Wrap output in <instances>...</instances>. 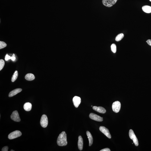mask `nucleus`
<instances>
[{
	"mask_svg": "<svg viewBox=\"0 0 151 151\" xmlns=\"http://www.w3.org/2000/svg\"><path fill=\"white\" fill-rule=\"evenodd\" d=\"M129 136L130 139L133 140V143L136 146H138L139 145L138 140L137 137L135 134L134 132L132 130L130 129L129 132Z\"/></svg>",
	"mask_w": 151,
	"mask_h": 151,
	"instance_id": "obj_2",
	"label": "nucleus"
},
{
	"mask_svg": "<svg viewBox=\"0 0 151 151\" xmlns=\"http://www.w3.org/2000/svg\"><path fill=\"white\" fill-rule=\"evenodd\" d=\"M11 151H14V150H11Z\"/></svg>",
	"mask_w": 151,
	"mask_h": 151,
	"instance_id": "obj_28",
	"label": "nucleus"
},
{
	"mask_svg": "<svg viewBox=\"0 0 151 151\" xmlns=\"http://www.w3.org/2000/svg\"><path fill=\"white\" fill-rule=\"evenodd\" d=\"M8 147L7 146L4 147H3L2 149V151H8Z\"/></svg>",
	"mask_w": 151,
	"mask_h": 151,
	"instance_id": "obj_23",
	"label": "nucleus"
},
{
	"mask_svg": "<svg viewBox=\"0 0 151 151\" xmlns=\"http://www.w3.org/2000/svg\"><path fill=\"white\" fill-rule=\"evenodd\" d=\"M86 134L88 138L89 141V146H91L93 143V138L90 132L87 131L86 132Z\"/></svg>",
	"mask_w": 151,
	"mask_h": 151,
	"instance_id": "obj_16",
	"label": "nucleus"
},
{
	"mask_svg": "<svg viewBox=\"0 0 151 151\" xmlns=\"http://www.w3.org/2000/svg\"><path fill=\"white\" fill-rule=\"evenodd\" d=\"M109 149L108 148H106L104 149L100 150V151H110Z\"/></svg>",
	"mask_w": 151,
	"mask_h": 151,
	"instance_id": "obj_26",
	"label": "nucleus"
},
{
	"mask_svg": "<svg viewBox=\"0 0 151 151\" xmlns=\"http://www.w3.org/2000/svg\"><path fill=\"white\" fill-rule=\"evenodd\" d=\"M118 0H102L103 5L106 7H110L115 5Z\"/></svg>",
	"mask_w": 151,
	"mask_h": 151,
	"instance_id": "obj_5",
	"label": "nucleus"
},
{
	"mask_svg": "<svg viewBox=\"0 0 151 151\" xmlns=\"http://www.w3.org/2000/svg\"><path fill=\"white\" fill-rule=\"evenodd\" d=\"M78 146L79 150L81 151L82 150L83 147V140L81 136H79L78 137Z\"/></svg>",
	"mask_w": 151,
	"mask_h": 151,
	"instance_id": "obj_13",
	"label": "nucleus"
},
{
	"mask_svg": "<svg viewBox=\"0 0 151 151\" xmlns=\"http://www.w3.org/2000/svg\"><path fill=\"white\" fill-rule=\"evenodd\" d=\"M92 106H92V105L91 107H92Z\"/></svg>",
	"mask_w": 151,
	"mask_h": 151,
	"instance_id": "obj_30",
	"label": "nucleus"
},
{
	"mask_svg": "<svg viewBox=\"0 0 151 151\" xmlns=\"http://www.w3.org/2000/svg\"><path fill=\"white\" fill-rule=\"evenodd\" d=\"M99 130L101 132L105 135L108 138L111 139V137L108 129L105 127L101 126L99 128Z\"/></svg>",
	"mask_w": 151,
	"mask_h": 151,
	"instance_id": "obj_8",
	"label": "nucleus"
},
{
	"mask_svg": "<svg viewBox=\"0 0 151 151\" xmlns=\"http://www.w3.org/2000/svg\"><path fill=\"white\" fill-rule=\"evenodd\" d=\"M142 10L144 12L147 13H151V7L149 6L145 5L142 8Z\"/></svg>",
	"mask_w": 151,
	"mask_h": 151,
	"instance_id": "obj_17",
	"label": "nucleus"
},
{
	"mask_svg": "<svg viewBox=\"0 0 151 151\" xmlns=\"http://www.w3.org/2000/svg\"><path fill=\"white\" fill-rule=\"evenodd\" d=\"M32 107V104L30 102H26L24 105V109L26 111H30Z\"/></svg>",
	"mask_w": 151,
	"mask_h": 151,
	"instance_id": "obj_15",
	"label": "nucleus"
},
{
	"mask_svg": "<svg viewBox=\"0 0 151 151\" xmlns=\"http://www.w3.org/2000/svg\"><path fill=\"white\" fill-rule=\"evenodd\" d=\"M7 46V44L5 42L2 41L0 42V49H1L5 48Z\"/></svg>",
	"mask_w": 151,
	"mask_h": 151,
	"instance_id": "obj_22",
	"label": "nucleus"
},
{
	"mask_svg": "<svg viewBox=\"0 0 151 151\" xmlns=\"http://www.w3.org/2000/svg\"><path fill=\"white\" fill-rule=\"evenodd\" d=\"M22 135V133L19 130L12 132L8 135V138L9 139H13L20 137Z\"/></svg>",
	"mask_w": 151,
	"mask_h": 151,
	"instance_id": "obj_3",
	"label": "nucleus"
},
{
	"mask_svg": "<svg viewBox=\"0 0 151 151\" xmlns=\"http://www.w3.org/2000/svg\"><path fill=\"white\" fill-rule=\"evenodd\" d=\"M5 65V62L4 60L1 59L0 60V70H2Z\"/></svg>",
	"mask_w": 151,
	"mask_h": 151,
	"instance_id": "obj_21",
	"label": "nucleus"
},
{
	"mask_svg": "<svg viewBox=\"0 0 151 151\" xmlns=\"http://www.w3.org/2000/svg\"><path fill=\"white\" fill-rule=\"evenodd\" d=\"M121 104L120 102L119 101H116L113 102L112 105L113 111L116 113L119 112L121 109Z\"/></svg>",
	"mask_w": 151,
	"mask_h": 151,
	"instance_id": "obj_4",
	"label": "nucleus"
},
{
	"mask_svg": "<svg viewBox=\"0 0 151 151\" xmlns=\"http://www.w3.org/2000/svg\"><path fill=\"white\" fill-rule=\"evenodd\" d=\"M12 61H14L15 60V57L14 56L12 57H11V59Z\"/></svg>",
	"mask_w": 151,
	"mask_h": 151,
	"instance_id": "obj_27",
	"label": "nucleus"
},
{
	"mask_svg": "<svg viewBox=\"0 0 151 151\" xmlns=\"http://www.w3.org/2000/svg\"><path fill=\"white\" fill-rule=\"evenodd\" d=\"M111 50L114 53H116V46L115 44H112L111 46Z\"/></svg>",
	"mask_w": 151,
	"mask_h": 151,
	"instance_id": "obj_20",
	"label": "nucleus"
},
{
	"mask_svg": "<svg viewBox=\"0 0 151 151\" xmlns=\"http://www.w3.org/2000/svg\"><path fill=\"white\" fill-rule=\"evenodd\" d=\"M89 117L91 119L96 121L101 122L103 121L102 117L94 113H90L89 115Z\"/></svg>",
	"mask_w": 151,
	"mask_h": 151,
	"instance_id": "obj_9",
	"label": "nucleus"
},
{
	"mask_svg": "<svg viewBox=\"0 0 151 151\" xmlns=\"http://www.w3.org/2000/svg\"><path fill=\"white\" fill-rule=\"evenodd\" d=\"M11 118L13 120L19 122L20 121V119L19 114L17 111H13L11 116Z\"/></svg>",
	"mask_w": 151,
	"mask_h": 151,
	"instance_id": "obj_7",
	"label": "nucleus"
},
{
	"mask_svg": "<svg viewBox=\"0 0 151 151\" xmlns=\"http://www.w3.org/2000/svg\"><path fill=\"white\" fill-rule=\"evenodd\" d=\"M25 78L26 80L29 81H31L34 80L35 77L34 75L32 73H28L25 76Z\"/></svg>",
	"mask_w": 151,
	"mask_h": 151,
	"instance_id": "obj_14",
	"label": "nucleus"
},
{
	"mask_svg": "<svg viewBox=\"0 0 151 151\" xmlns=\"http://www.w3.org/2000/svg\"><path fill=\"white\" fill-rule=\"evenodd\" d=\"M58 146H66L67 144V135L65 132H63L58 136L57 140Z\"/></svg>",
	"mask_w": 151,
	"mask_h": 151,
	"instance_id": "obj_1",
	"label": "nucleus"
},
{
	"mask_svg": "<svg viewBox=\"0 0 151 151\" xmlns=\"http://www.w3.org/2000/svg\"><path fill=\"white\" fill-rule=\"evenodd\" d=\"M93 109L97 112L100 113H105L106 112V110L105 108L101 107H97L94 106L93 107Z\"/></svg>",
	"mask_w": 151,
	"mask_h": 151,
	"instance_id": "obj_11",
	"label": "nucleus"
},
{
	"mask_svg": "<svg viewBox=\"0 0 151 151\" xmlns=\"http://www.w3.org/2000/svg\"><path fill=\"white\" fill-rule=\"evenodd\" d=\"M146 42L148 44L151 46V39H148L146 41Z\"/></svg>",
	"mask_w": 151,
	"mask_h": 151,
	"instance_id": "obj_25",
	"label": "nucleus"
},
{
	"mask_svg": "<svg viewBox=\"0 0 151 151\" xmlns=\"http://www.w3.org/2000/svg\"><path fill=\"white\" fill-rule=\"evenodd\" d=\"M18 72L17 71H16L13 74L11 80L12 82H14L16 80L18 77Z\"/></svg>",
	"mask_w": 151,
	"mask_h": 151,
	"instance_id": "obj_19",
	"label": "nucleus"
},
{
	"mask_svg": "<svg viewBox=\"0 0 151 151\" xmlns=\"http://www.w3.org/2000/svg\"><path fill=\"white\" fill-rule=\"evenodd\" d=\"M40 124L41 126L44 128H46L48 125V120L47 116L46 115H43L41 118Z\"/></svg>",
	"mask_w": 151,
	"mask_h": 151,
	"instance_id": "obj_6",
	"label": "nucleus"
},
{
	"mask_svg": "<svg viewBox=\"0 0 151 151\" xmlns=\"http://www.w3.org/2000/svg\"><path fill=\"white\" fill-rule=\"evenodd\" d=\"M73 101L74 106L77 108L81 102V100L80 97L75 96L73 98Z\"/></svg>",
	"mask_w": 151,
	"mask_h": 151,
	"instance_id": "obj_10",
	"label": "nucleus"
},
{
	"mask_svg": "<svg viewBox=\"0 0 151 151\" xmlns=\"http://www.w3.org/2000/svg\"><path fill=\"white\" fill-rule=\"evenodd\" d=\"M124 37V35L121 33L118 34L115 38V40L117 42H119Z\"/></svg>",
	"mask_w": 151,
	"mask_h": 151,
	"instance_id": "obj_18",
	"label": "nucleus"
},
{
	"mask_svg": "<svg viewBox=\"0 0 151 151\" xmlns=\"http://www.w3.org/2000/svg\"><path fill=\"white\" fill-rule=\"evenodd\" d=\"M11 59V57L9 56L7 54L5 56V60L6 61H7L8 60Z\"/></svg>",
	"mask_w": 151,
	"mask_h": 151,
	"instance_id": "obj_24",
	"label": "nucleus"
},
{
	"mask_svg": "<svg viewBox=\"0 0 151 151\" xmlns=\"http://www.w3.org/2000/svg\"><path fill=\"white\" fill-rule=\"evenodd\" d=\"M150 0V1H151V0Z\"/></svg>",
	"mask_w": 151,
	"mask_h": 151,
	"instance_id": "obj_29",
	"label": "nucleus"
},
{
	"mask_svg": "<svg viewBox=\"0 0 151 151\" xmlns=\"http://www.w3.org/2000/svg\"><path fill=\"white\" fill-rule=\"evenodd\" d=\"M22 90L21 89H15L14 90L11 91L10 92L8 96L9 97H11L14 96L15 95L19 93H20Z\"/></svg>",
	"mask_w": 151,
	"mask_h": 151,
	"instance_id": "obj_12",
	"label": "nucleus"
}]
</instances>
